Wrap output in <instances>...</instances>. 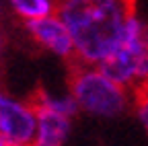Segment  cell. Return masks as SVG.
Wrapping results in <instances>:
<instances>
[{"label":"cell","instance_id":"1","mask_svg":"<svg viewBox=\"0 0 148 146\" xmlns=\"http://www.w3.org/2000/svg\"><path fill=\"white\" fill-rule=\"evenodd\" d=\"M134 0H58L62 19L74 47V64L99 66L121 39Z\"/></svg>","mask_w":148,"mask_h":146},{"label":"cell","instance_id":"2","mask_svg":"<svg viewBox=\"0 0 148 146\" xmlns=\"http://www.w3.org/2000/svg\"><path fill=\"white\" fill-rule=\"evenodd\" d=\"M70 97L78 113H88L99 119H115L132 109L138 93L117 84L99 66L76 64L70 76Z\"/></svg>","mask_w":148,"mask_h":146},{"label":"cell","instance_id":"3","mask_svg":"<svg viewBox=\"0 0 148 146\" xmlns=\"http://www.w3.org/2000/svg\"><path fill=\"white\" fill-rule=\"evenodd\" d=\"M99 68L117 84L134 93H144L148 78V29L136 8L127 14L119 43Z\"/></svg>","mask_w":148,"mask_h":146},{"label":"cell","instance_id":"4","mask_svg":"<svg viewBox=\"0 0 148 146\" xmlns=\"http://www.w3.org/2000/svg\"><path fill=\"white\" fill-rule=\"evenodd\" d=\"M35 105L21 99L0 84V140L4 146H33L35 136Z\"/></svg>","mask_w":148,"mask_h":146},{"label":"cell","instance_id":"5","mask_svg":"<svg viewBox=\"0 0 148 146\" xmlns=\"http://www.w3.org/2000/svg\"><path fill=\"white\" fill-rule=\"evenodd\" d=\"M27 27V35L33 39V43L37 47H41L43 51L51 53V56L66 60V62H74V47H72V39L62 23V19L56 12L41 16L37 21L25 23Z\"/></svg>","mask_w":148,"mask_h":146},{"label":"cell","instance_id":"6","mask_svg":"<svg viewBox=\"0 0 148 146\" xmlns=\"http://www.w3.org/2000/svg\"><path fill=\"white\" fill-rule=\"evenodd\" d=\"M37 121H35V136L33 146H66L70 132H72V117L58 115L53 111L37 109Z\"/></svg>","mask_w":148,"mask_h":146},{"label":"cell","instance_id":"7","mask_svg":"<svg viewBox=\"0 0 148 146\" xmlns=\"http://www.w3.org/2000/svg\"><path fill=\"white\" fill-rule=\"evenodd\" d=\"M33 105L37 109H45V111H53L58 115H66V117H72L78 113L76 109V103L70 97V93H51L47 88H39L37 93L33 95Z\"/></svg>","mask_w":148,"mask_h":146},{"label":"cell","instance_id":"8","mask_svg":"<svg viewBox=\"0 0 148 146\" xmlns=\"http://www.w3.org/2000/svg\"><path fill=\"white\" fill-rule=\"evenodd\" d=\"M6 2L14 12V16H18L23 23H31L56 12L58 0H6Z\"/></svg>","mask_w":148,"mask_h":146},{"label":"cell","instance_id":"9","mask_svg":"<svg viewBox=\"0 0 148 146\" xmlns=\"http://www.w3.org/2000/svg\"><path fill=\"white\" fill-rule=\"evenodd\" d=\"M132 109H134V115L136 119L140 121L142 127L148 125V101H146V95L144 93H138L134 103H132Z\"/></svg>","mask_w":148,"mask_h":146},{"label":"cell","instance_id":"10","mask_svg":"<svg viewBox=\"0 0 148 146\" xmlns=\"http://www.w3.org/2000/svg\"><path fill=\"white\" fill-rule=\"evenodd\" d=\"M2 49H4V35L0 31V56H2Z\"/></svg>","mask_w":148,"mask_h":146},{"label":"cell","instance_id":"11","mask_svg":"<svg viewBox=\"0 0 148 146\" xmlns=\"http://www.w3.org/2000/svg\"><path fill=\"white\" fill-rule=\"evenodd\" d=\"M0 14H2V2H0Z\"/></svg>","mask_w":148,"mask_h":146},{"label":"cell","instance_id":"12","mask_svg":"<svg viewBox=\"0 0 148 146\" xmlns=\"http://www.w3.org/2000/svg\"><path fill=\"white\" fill-rule=\"evenodd\" d=\"M0 146H4V144H2V140H0Z\"/></svg>","mask_w":148,"mask_h":146}]
</instances>
